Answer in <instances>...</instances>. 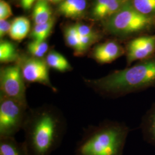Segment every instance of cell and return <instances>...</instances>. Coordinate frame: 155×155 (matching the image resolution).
Returning a JSON list of instances; mask_svg holds the SVG:
<instances>
[{
  "label": "cell",
  "mask_w": 155,
  "mask_h": 155,
  "mask_svg": "<svg viewBox=\"0 0 155 155\" xmlns=\"http://www.w3.org/2000/svg\"><path fill=\"white\" fill-rule=\"evenodd\" d=\"M128 66L137 61H144L155 55V35L144 36L130 41L126 48Z\"/></svg>",
  "instance_id": "cell-8"
},
{
  "label": "cell",
  "mask_w": 155,
  "mask_h": 155,
  "mask_svg": "<svg viewBox=\"0 0 155 155\" xmlns=\"http://www.w3.org/2000/svg\"><path fill=\"white\" fill-rule=\"evenodd\" d=\"M122 46L113 41H106L94 47L91 56L100 64L110 63L125 53Z\"/></svg>",
  "instance_id": "cell-9"
},
{
  "label": "cell",
  "mask_w": 155,
  "mask_h": 155,
  "mask_svg": "<svg viewBox=\"0 0 155 155\" xmlns=\"http://www.w3.org/2000/svg\"><path fill=\"white\" fill-rule=\"evenodd\" d=\"M0 90V94L28 105L25 81L17 63L1 68Z\"/></svg>",
  "instance_id": "cell-6"
},
{
  "label": "cell",
  "mask_w": 155,
  "mask_h": 155,
  "mask_svg": "<svg viewBox=\"0 0 155 155\" xmlns=\"http://www.w3.org/2000/svg\"><path fill=\"white\" fill-rule=\"evenodd\" d=\"M140 129L144 141L155 147V102L143 117Z\"/></svg>",
  "instance_id": "cell-11"
},
{
  "label": "cell",
  "mask_w": 155,
  "mask_h": 155,
  "mask_svg": "<svg viewBox=\"0 0 155 155\" xmlns=\"http://www.w3.org/2000/svg\"><path fill=\"white\" fill-rule=\"evenodd\" d=\"M66 125L61 111L54 106L28 110L22 129L28 155H50L61 144Z\"/></svg>",
  "instance_id": "cell-1"
},
{
  "label": "cell",
  "mask_w": 155,
  "mask_h": 155,
  "mask_svg": "<svg viewBox=\"0 0 155 155\" xmlns=\"http://www.w3.org/2000/svg\"><path fill=\"white\" fill-rule=\"evenodd\" d=\"M0 155H28L22 143L17 141L15 137H0Z\"/></svg>",
  "instance_id": "cell-13"
},
{
  "label": "cell",
  "mask_w": 155,
  "mask_h": 155,
  "mask_svg": "<svg viewBox=\"0 0 155 155\" xmlns=\"http://www.w3.org/2000/svg\"><path fill=\"white\" fill-rule=\"evenodd\" d=\"M84 82L96 93L113 99L155 88V55L104 77L85 79Z\"/></svg>",
  "instance_id": "cell-2"
},
{
  "label": "cell",
  "mask_w": 155,
  "mask_h": 155,
  "mask_svg": "<svg viewBox=\"0 0 155 155\" xmlns=\"http://www.w3.org/2000/svg\"><path fill=\"white\" fill-rule=\"evenodd\" d=\"M28 105L0 94V137H14L21 129Z\"/></svg>",
  "instance_id": "cell-5"
},
{
  "label": "cell",
  "mask_w": 155,
  "mask_h": 155,
  "mask_svg": "<svg viewBox=\"0 0 155 155\" xmlns=\"http://www.w3.org/2000/svg\"><path fill=\"white\" fill-rule=\"evenodd\" d=\"M153 22L151 17L140 13L129 2L108 18L106 27L117 35H127L148 28Z\"/></svg>",
  "instance_id": "cell-4"
},
{
  "label": "cell",
  "mask_w": 155,
  "mask_h": 155,
  "mask_svg": "<svg viewBox=\"0 0 155 155\" xmlns=\"http://www.w3.org/2000/svg\"><path fill=\"white\" fill-rule=\"evenodd\" d=\"M11 23L8 21L7 20H0V37L1 38H4L6 35L9 34L11 27Z\"/></svg>",
  "instance_id": "cell-24"
},
{
  "label": "cell",
  "mask_w": 155,
  "mask_h": 155,
  "mask_svg": "<svg viewBox=\"0 0 155 155\" xmlns=\"http://www.w3.org/2000/svg\"><path fill=\"white\" fill-rule=\"evenodd\" d=\"M86 7V0H64L59 4L58 11L64 16L76 18L83 15Z\"/></svg>",
  "instance_id": "cell-12"
},
{
  "label": "cell",
  "mask_w": 155,
  "mask_h": 155,
  "mask_svg": "<svg viewBox=\"0 0 155 155\" xmlns=\"http://www.w3.org/2000/svg\"><path fill=\"white\" fill-rule=\"evenodd\" d=\"M17 63L20 67L25 82L41 84L54 92L58 91L50 81L49 67L45 59L24 56H20Z\"/></svg>",
  "instance_id": "cell-7"
},
{
  "label": "cell",
  "mask_w": 155,
  "mask_h": 155,
  "mask_svg": "<svg viewBox=\"0 0 155 155\" xmlns=\"http://www.w3.org/2000/svg\"><path fill=\"white\" fill-rule=\"evenodd\" d=\"M48 45L45 41L32 40L27 45V50L30 56L43 59L48 51Z\"/></svg>",
  "instance_id": "cell-20"
},
{
  "label": "cell",
  "mask_w": 155,
  "mask_h": 155,
  "mask_svg": "<svg viewBox=\"0 0 155 155\" xmlns=\"http://www.w3.org/2000/svg\"><path fill=\"white\" fill-rule=\"evenodd\" d=\"M36 0H21V5L25 10L30 9Z\"/></svg>",
  "instance_id": "cell-25"
},
{
  "label": "cell",
  "mask_w": 155,
  "mask_h": 155,
  "mask_svg": "<svg viewBox=\"0 0 155 155\" xmlns=\"http://www.w3.org/2000/svg\"><path fill=\"white\" fill-rule=\"evenodd\" d=\"M78 35L81 37L89 38L95 40H98V35L95 33L94 31L89 26L81 24H77L74 25Z\"/></svg>",
  "instance_id": "cell-22"
},
{
  "label": "cell",
  "mask_w": 155,
  "mask_h": 155,
  "mask_svg": "<svg viewBox=\"0 0 155 155\" xmlns=\"http://www.w3.org/2000/svg\"><path fill=\"white\" fill-rule=\"evenodd\" d=\"M54 20L52 18L47 22L40 24H35L31 33L33 40L43 41L49 36L54 26Z\"/></svg>",
  "instance_id": "cell-19"
},
{
  "label": "cell",
  "mask_w": 155,
  "mask_h": 155,
  "mask_svg": "<svg viewBox=\"0 0 155 155\" xmlns=\"http://www.w3.org/2000/svg\"><path fill=\"white\" fill-rule=\"evenodd\" d=\"M30 30V22L25 17H18L11 23L9 35L11 39L16 41H21L27 36Z\"/></svg>",
  "instance_id": "cell-14"
},
{
  "label": "cell",
  "mask_w": 155,
  "mask_h": 155,
  "mask_svg": "<svg viewBox=\"0 0 155 155\" xmlns=\"http://www.w3.org/2000/svg\"><path fill=\"white\" fill-rule=\"evenodd\" d=\"M47 2H51V3H61L64 0H46Z\"/></svg>",
  "instance_id": "cell-26"
},
{
  "label": "cell",
  "mask_w": 155,
  "mask_h": 155,
  "mask_svg": "<svg viewBox=\"0 0 155 155\" xmlns=\"http://www.w3.org/2000/svg\"><path fill=\"white\" fill-rule=\"evenodd\" d=\"M129 1L130 0H95L92 16L97 20L109 18Z\"/></svg>",
  "instance_id": "cell-10"
},
{
  "label": "cell",
  "mask_w": 155,
  "mask_h": 155,
  "mask_svg": "<svg viewBox=\"0 0 155 155\" xmlns=\"http://www.w3.org/2000/svg\"><path fill=\"white\" fill-rule=\"evenodd\" d=\"M45 60L49 67L59 72H67L72 70V67L66 58L54 50L50 51L46 55Z\"/></svg>",
  "instance_id": "cell-15"
},
{
  "label": "cell",
  "mask_w": 155,
  "mask_h": 155,
  "mask_svg": "<svg viewBox=\"0 0 155 155\" xmlns=\"http://www.w3.org/2000/svg\"><path fill=\"white\" fill-rule=\"evenodd\" d=\"M12 15L11 7L4 0L0 2V20H7Z\"/></svg>",
  "instance_id": "cell-23"
},
{
  "label": "cell",
  "mask_w": 155,
  "mask_h": 155,
  "mask_svg": "<svg viewBox=\"0 0 155 155\" xmlns=\"http://www.w3.org/2000/svg\"><path fill=\"white\" fill-rule=\"evenodd\" d=\"M20 58L15 45L7 40H1L0 43V61L8 63L17 61Z\"/></svg>",
  "instance_id": "cell-18"
},
{
  "label": "cell",
  "mask_w": 155,
  "mask_h": 155,
  "mask_svg": "<svg viewBox=\"0 0 155 155\" xmlns=\"http://www.w3.org/2000/svg\"><path fill=\"white\" fill-rule=\"evenodd\" d=\"M129 132L124 123L104 121L86 130L75 155H122Z\"/></svg>",
  "instance_id": "cell-3"
},
{
  "label": "cell",
  "mask_w": 155,
  "mask_h": 155,
  "mask_svg": "<svg viewBox=\"0 0 155 155\" xmlns=\"http://www.w3.org/2000/svg\"><path fill=\"white\" fill-rule=\"evenodd\" d=\"M134 8L140 13L150 16L155 13V0H133Z\"/></svg>",
  "instance_id": "cell-21"
},
{
  "label": "cell",
  "mask_w": 155,
  "mask_h": 155,
  "mask_svg": "<svg viewBox=\"0 0 155 155\" xmlns=\"http://www.w3.org/2000/svg\"><path fill=\"white\" fill-rule=\"evenodd\" d=\"M64 37L67 45L74 50L75 55H83L87 52L83 47L80 36L77 32L74 25L66 28L64 33Z\"/></svg>",
  "instance_id": "cell-17"
},
{
  "label": "cell",
  "mask_w": 155,
  "mask_h": 155,
  "mask_svg": "<svg viewBox=\"0 0 155 155\" xmlns=\"http://www.w3.org/2000/svg\"><path fill=\"white\" fill-rule=\"evenodd\" d=\"M32 18L35 24H44L52 19V11L46 0H38L33 8Z\"/></svg>",
  "instance_id": "cell-16"
}]
</instances>
